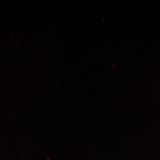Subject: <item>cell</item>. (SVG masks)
I'll return each instance as SVG.
<instances>
[]
</instances>
